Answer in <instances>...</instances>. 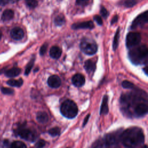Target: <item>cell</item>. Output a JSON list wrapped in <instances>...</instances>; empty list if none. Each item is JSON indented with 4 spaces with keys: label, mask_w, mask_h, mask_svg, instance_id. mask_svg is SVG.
I'll return each mask as SVG.
<instances>
[{
    "label": "cell",
    "mask_w": 148,
    "mask_h": 148,
    "mask_svg": "<svg viewBox=\"0 0 148 148\" xmlns=\"http://www.w3.org/2000/svg\"><path fill=\"white\" fill-rule=\"evenodd\" d=\"M123 145L127 148H135L141 145L145 139V136L141 128L133 127L127 129L120 136Z\"/></svg>",
    "instance_id": "6da1fadb"
},
{
    "label": "cell",
    "mask_w": 148,
    "mask_h": 148,
    "mask_svg": "<svg viewBox=\"0 0 148 148\" xmlns=\"http://www.w3.org/2000/svg\"><path fill=\"white\" fill-rule=\"evenodd\" d=\"M148 49L146 46L140 45L131 49L128 53L131 61L136 65L145 64L147 62Z\"/></svg>",
    "instance_id": "7a4b0ae2"
},
{
    "label": "cell",
    "mask_w": 148,
    "mask_h": 148,
    "mask_svg": "<svg viewBox=\"0 0 148 148\" xmlns=\"http://www.w3.org/2000/svg\"><path fill=\"white\" fill-rule=\"evenodd\" d=\"M60 112L64 117L68 119H73L77 114L78 108L75 102L66 99L61 104Z\"/></svg>",
    "instance_id": "3957f363"
},
{
    "label": "cell",
    "mask_w": 148,
    "mask_h": 148,
    "mask_svg": "<svg viewBox=\"0 0 148 148\" xmlns=\"http://www.w3.org/2000/svg\"><path fill=\"white\" fill-rule=\"evenodd\" d=\"M80 48L81 50L86 54L91 56L97 51V45L96 43L91 39H83L80 44Z\"/></svg>",
    "instance_id": "277c9868"
},
{
    "label": "cell",
    "mask_w": 148,
    "mask_h": 148,
    "mask_svg": "<svg viewBox=\"0 0 148 148\" xmlns=\"http://www.w3.org/2000/svg\"><path fill=\"white\" fill-rule=\"evenodd\" d=\"M141 36L138 32H129L126 37V46L128 48H132L140 42Z\"/></svg>",
    "instance_id": "5b68a950"
},
{
    "label": "cell",
    "mask_w": 148,
    "mask_h": 148,
    "mask_svg": "<svg viewBox=\"0 0 148 148\" xmlns=\"http://www.w3.org/2000/svg\"><path fill=\"white\" fill-rule=\"evenodd\" d=\"M17 134L21 138L27 141L32 142L35 139V133L32 130L27 128H19L17 130Z\"/></svg>",
    "instance_id": "8992f818"
},
{
    "label": "cell",
    "mask_w": 148,
    "mask_h": 148,
    "mask_svg": "<svg viewBox=\"0 0 148 148\" xmlns=\"http://www.w3.org/2000/svg\"><path fill=\"white\" fill-rule=\"evenodd\" d=\"M148 21V12L145 11L144 13H141L138 16L132 21L131 24V29H135L138 27L143 25L147 23Z\"/></svg>",
    "instance_id": "52a82bcc"
},
{
    "label": "cell",
    "mask_w": 148,
    "mask_h": 148,
    "mask_svg": "<svg viewBox=\"0 0 148 148\" xmlns=\"http://www.w3.org/2000/svg\"><path fill=\"white\" fill-rule=\"evenodd\" d=\"M147 105L146 102H142L138 103L134 108V114L136 117H140L144 116L147 113Z\"/></svg>",
    "instance_id": "ba28073f"
},
{
    "label": "cell",
    "mask_w": 148,
    "mask_h": 148,
    "mask_svg": "<svg viewBox=\"0 0 148 148\" xmlns=\"http://www.w3.org/2000/svg\"><path fill=\"white\" fill-rule=\"evenodd\" d=\"M94 28V24L92 21H84L82 23H77L73 24L72 28L73 29H92Z\"/></svg>",
    "instance_id": "9c48e42d"
},
{
    "label": "cell",
    "mask_w": 148,
    "mask_h": 148,
    "mask_svg": "<svg viewBox=\"0 0 148 148\" xmlns=\"http://www.w3.org/2000/svg\"><path fill=\"white\" fill-rule=\"evenodd\" d=\"M10 35L13 39L16 40H20L23 38L24 36V32L21 28L15 27L11 30Z\"/></svg>",
    "instance_id": "30bf717a"
},
{
    "label": "cell",
    "mask_w": 148,
    "mask_h": 148,
    "mask_svg": "<svg viewBox=\"0 0 148 148\" xmlns=\"http://www.w3.org/2000/svg\"><path fill=\"white\" fill-rule=\"evenodd\" d=\"M72 82L75 86L80 87L83 86L85 83V77L80 73H76L73 76L72 78Z\"/></svg>",
    "instance_id": "8fae6325"
},
{
    "label": "cell",
    "mask_w": 148,
    "mask_h": 148,
    "mask_svg": "<svg viewBox=\"0 0 148 148\" xmlns=\"http://www.w3.org/2000/svg\"><path fill=\"white\" fill-rule=\"evenodd\" d=\"M61 83V79L57 75H52L48 78L47 84L51 88H58L60 86Z\"/></svg>",
    "instance_id": "7c38bea8"
},
{
    "label": "cell",
    "mask_w": 148,
    "mask_h": 148,
    "mask_svg": "<svg viewBox=\"0 0 148 148\" xmlns=\"http://www.w3.org/2000/svg\"><path fill=\"white\" fill-rule=\"evenodd\" d=\"M109 108H108V97L105 95L103 96L102 104L100 109V114L101 115L106 114L108 113Z\"/></svg>",
    "instance_id": "4fadbf2b"
},
{
    "label": "cell",
    "mask_w": 148,
    "mask_h": 148,
    "mask_svg": "<svg viewBox=\"0 0 148 148\" xmlns=\"http://www.w3.org/2000/svg\"><path fill=\"white\" fill-rule=\"evenodd\" d=\"M62 54L61 49L57 46H52L50 50V56L51 58L54 59L59 58Z\"/></svg>",
    "instance_id": "5bb4252c"
},
{
    "label": "cell",
    "mask_w": 148,
    "mask_h": 148,
    "mask_svg": "<svg viewBox=\"0 0 148 148\" xmlns=\"http://www.w3.org/2000/svg\"><path fill=\"white\" fill-rule=\"evenodd\" d=\"M21 72V69L17 67H13L9 70L5 71V75L9 77H14L18 76Z\"/></svg>",
    "instance_id": "9a60e30c"
},
{
    "label": "cell",
    "mask_w": 148,
    "mask_h": 148,
    "mask_svg": "<svg viewBox=\"0 0 148 148\" xmlns=\"http://www.w3.org/2000/svg\"><path fill=\"white\" fill-rule=\"evenodd\" d=\"M37 121L41 124H45L49 120L48 114L45 112H39L36 114Z\"/></svg>",
    "instance_id": "2e32d148"
},
{
    "label": "cell",
    "mask_w": 148,
    "mask_h": 148,
    "mask_svg": "<svg viewBox=\"0 0 148 148\" xmlns=\"http://www.w3.org/2000/svg\"><path fill=\"white\" fill-rule=\"evenodd\" d=\"M84 67V69H86V72L88 73L94 72L96 68L95 64L93 61H92L91 60H87L85 62Z\"/></svg>",
    "instance_id": "e0dca14e"
},
{
    "label": "cell",
    "mask_w": 148,
    "mask_h": 148,
    "mask_svg": "<svg viewBox=\"0 0 148 148\" xmlns=\"http://www.w3.org/2000/svg\"><path fill=\"white\" fill-rule=\"evenodd\" d=\"M14 12L11 9L5 10L2 15V19L3 21H9L13 18Z\"/></svg>",
    "instance_id": "ac0fdd59"
},
{
    "label": "cell",
    "mask_w": 148,
    "mask_h": 148,
    "mask_svg": "<svg viewBox=\"0 0 148 148\" xmlns=\"http://www.w3.org/2000/svg\"><path fill=\"white\" fill-rule=\"evenodd\" d=\"M23 83V80L22 79H19L18 80H14V79H10L7 82V84L12 87H20L22 86Z\"/></svg>",
    "instance_id": "d6986e66"
},
{
    "label": "cell",
    "mask_w": 148,
    "mask_h": 148,
    "mask_svg": "<svg viewBox=\"0 0 148 148\" xmlns=\"http://www.w3.org/2000/svg\"><path fill=\"white\" fill-rule=\"evenodd\" d=\"M34 62H35V58L33 57L31 58V60L29 61V62H28V64H27V66H26V68H25V75H28L29 73H30L33 66H34Z\"/></svg>",
    "instance_id": "ffe728a7"
},
{
    "label": "cell",
    "mask_w": 148,
    "mask_h": 148,
    "mask_svg": "<svg viewBox=\"0 0 148 148\" xmlns=\"http://www.w3.org/2000/svg\"><path fill=\"white\" fill-rule=\"evenodd\" d=\"M54 22L56 25L61 26L65 23V18L62 15H58L55 18Z\"/></svg>",
    "instance_id": "44dd1931"
},
{
    "label": "cell",
    "mask_w": 148,
    "mask_h": 148,
    "mask_svg": "<svg viewBox=\"0 0 148 148\" xmlns=\"http://www.w3.org/2000/svg\"><path fill=\"white\" fill-rule=\"evenodd\" d=\"M119 28L117 29V31L115 34L114 37V40L113 42V48L114 50H116V49L117 48L118 45H119Z\"/></svg>",
    "instance_id": "7402d4cb"
},
{
    "label": "cell",
    "mask_w": 148,
    "mask_h": 148,
    "mask_svg": "<svg viewBox=\"0 0 148 148\" xmlns=\"http://www.w3.org/2000/svg\"><path fill=\"white\" fill-rule=\"evenodd\" d=\"M90 148H105V146L103 140H98L94 142Z\"/></svg>",
    "instance_id": "603a6c76"
},
{
    "label": "cell",
    "mask_w": 148,
    "mask_h": 148,
    "mask_svg": "<svg viewBox=\"0 0 148 148\" xmlns=\"http://www.w3.org/2000/svg\"><path fill=\"white\" fill-rule=\"evenodd\" d=\"M11 148H27V146L21 141H14L11 143Z\"/></svg>",
    "instance_id": "cb8c5ba5"
},
{
    "label": "cell",
    "mask_w": 148,
    "mask_h": 148,
    "mask_svg": "<svg viewBox=\"0 0 148 148\" xmlns=\"http://www.w3.org/2000/svg\"><path fill=\"white\" fill-rule=\"evenodd\" d=\"M49 134L52 136H56L60 135V129L57 127H55L51 128L49 131Z\"/></svg>",
    "instance_id": "d4e9b609"
},
{
    "label": "cell",
    "mask_w": 148,
    "mask_h": 148,
    "mask_svg": "<svg viewBox=\"0 0 148 148\" xmlns=\"http://www.w3.org/2000/svg\"><path fill=\"white\" fill-rule=\"evenodd\" d=\"M136 3V0H125L123 4L127 8H131Z\"/></svg>",
    "instance_id": "484cf974"
},
{
    "label": "cell",
    "mask_w": 148,
    "mask_h": 148,
    "mask_svg": "<svg viewBox=\"0 0 148 148\" xmlns=\"http://www.w3.org/2000/svg\"><path fill=\"white\" fill-rule=\"evenodd\" d=\"M122 87L124 88H132L134 87V85L131 82L128 80H124L122 82Z\"/></svg>",
    "instance_id": "4316f807"
},
{
    "label": "cell",
    "mask_w": 148,
    "mask_h": 148,
    "mask_svg": "<svg viewBox=\"0 0 148 148\" xmlns=\"http://www.w3.org/2000/svg\"><path fill=\"white\" fill-rule=\"evenodd\" d=\"M1 90L3 94H6V95H11L14 93V90L10 88L2 87L1 88Z\"/></svg>",
    "instance_id": "83f0119b"
},
{
    "label": "cell",
    "mask_w": 148,
    "mask_h": 148,
    "mask_svg": "<svg viewBox=\"0 0 148 148\" xmlns=\"http://www.w3.org/2000/svg\"><path fill=\"white\" fill-rule=\"evenodd\" d=\"M26 4L31 8H34L38 5V2L36 0H25Z\"/></svg>",
    "instance_id": "f1b7e54d"
},
{
    "label": "cell",
    "mask_w": 148,
    "mask_h": 148,
    "mask_svg": "<svg viewBox=\"0 0 148 148\" xmlns=\"http://www.w3.org/2000/svg\"><path fill=\"white\" fill-rule=\"evenodd\" d=\"M100 13H101V16L104 18L108 17V16L109 15V13H108V10L104 7H101V10H100Z\"/></svg>",
    "instance_id": "f546056e"
},
{
    "label": "cell",
    "mask_w": 148,
    "mask_h": 148,
    "mask_svg": "<svg viewBox=\"0 0 148 148\" xmlns=\"http://www.w3.org/2000/svg\"><path fill=\"white\" fill-rule=\"evenodd\" d=\"M47 45L46 43H45L44 45H43L41 46L40 50H39V53L41 56H43L45 54V53L46 52V50H47Z\"/></svg>",
    "instance_id": "4dcf8cb0"
},
{
    "label": "cell",
    "mask_w": 148,
    "mask_h": 148,
    "mask_svg": "<svg viewBox=\"0 0 148 148\" xmlns=\"http://www.w3.org/2000/svg\"><path fill=\"white\" fill-rule=\"evenodd\" d=\"M94 20L98 24H99V25H102L103 24V21H102V18L101 16H98V15H95L94 16Z\"/></svg>",
    "instance_id": "1f68e13d"
},
{
    "label": "cell",
    "mask_w": 148,
    "mask_h": 148,
    "mask_svg": "<svg viewBox=\"0 0 148 148\" xmlns=\"http://www.w3.org/2000/svg\"><path fill=\"white\" fill-rule=\"evenodd\" d=\"M90 0H76V3L80 6L87 5Z\"/></svg>",
    "instance_id": "d6a6232c"
},
{
    "label": "cell",
    "mask_w": 148,
    "mask_h": 148,
    "mask_svg": "<svg viewBox=\"0 0 148 148\" xmlns=\"http://www.w3.org/2000/svg\"><path fill=\"white\" fill-rule=\"evenodd\" d=\"M2 148H11V143L8 140H5L2 142Z\"/></svg>",
    "instance_id": "836d02e7"
},
{
    "label": "cell",
    "mask_w": 148,
    "mask_h": 148,
    "mask_svg": "<svg viewBox=\"0 0 148 148\" xmlns=\"http://www.w3.org/2000/svg\"><path fill=\"white\" fill-rule=\"evenodd\" d=\"M46 145V142L43 140H39L36 144V146L37 148H43Z\"/></svg>",
    "instance_id": "e575fe53"
},
{
    "label": "cell",
    "mask_w": 148,
    "mask_h": 148,
    "mask_svg": "<svg viewBox=\"0 0 148 148\" xmlns=\"http://www.w3.org/2000/svg\"><path fill=\"white\" fill-rule=\"evenodd\" d=\"M117 20H118V16L117 15H116L112 19V20H111V24H113L116 23L117 21Z\"/></svg>",
    "instance_id": "d590c367"
},
{
    "label": "cell",
    "mask_w": 148,
    "mask_h": 148,
    "mask_svg": "<svg viewBox=\"0 0 148 148\" xmlns=\"http://www.w3.org/2000/svg\"><path fill=\"white\" fill-rule=\"evenodd\" d=\"M89 117H90V114H87V115L86 116V117L84 118V121H83V127L84 126V125L86 124V123L88 122V120Z\"/></svg>",
    "instance_id": "8d00e7d4"
},
{
    "label": "cell",
    "mask_w": 148,
    "mask_h": 148,
    "mask_svg": "<svg viewBox=\"0 0 148 148\" xmlns=\"http://www.w3.org/2000/svg\"><path fill=\"white\" fill-rule=\"evenodd\" d=\"M8 3V2L6 0H0V5L3 6Z\"/></svg>",
    "instance_id": "74e56055"
},
{
    "label": "cell",
    "mask_w": 148,
    "mask_h": 148,
    "mask_svg": "<svg viewBox=\"0 0 148 148\" xmlns=\"http://www.w3.org/2000/svg\"><path fill=\"white\" fill-rule=\"evenodd\" d=\"M8 3V2H10V3H14V2H16L18 0H6Z\"/></svg>",
    "instance_id": "f35d334b"
},
{
    "label": "cell",
    "mask_w": 148,
    "mask_h": 148,
    "mask_svg": "<svg viewBox=\"0 0 148 148\" xmlns=\"http://www.w3.org/2000/svg\"><path fill=\"white\" fill-rule=\"evenodd\" d=\"M143 71L145 72V73H146V75H147V66H146L145 68H143Z\"/></svg>",
    "instance_id": "ab89813d"
},
{
    "label": "cell",
    "mask_w": 148,
    "mask_h": 148,
    "mask_svg": "<svg viewBox=\"0 0 148 148\" xmlns=\"http://www.w3.org/2000/svg\"><path fill=\"white\" fill-rule=\"evenodd\" d=\"M2 32H1V31H0V39H1V38H2Z\"/></svg>",
    "instance_id": "60d3db41"
}]
</instances>
